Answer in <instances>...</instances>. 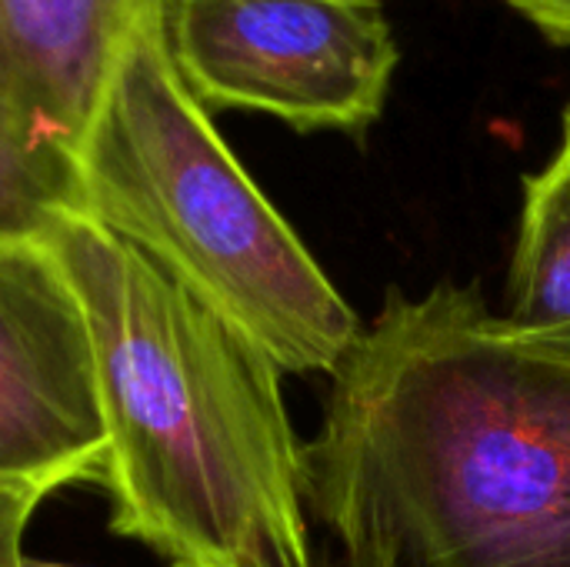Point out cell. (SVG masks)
Instances as JSON below:
<instances>
[{
    "label": "cell",
    "instance_id": "ba28073f",
    "mask_svg": "<svg viewBox=\"0 0 570 567\" xmlns=\"http://www.w3.org/2000/svg\"><path fill=\"white\" fill-rule=\"evenodd\" d=\"M501 317L528 341L570 354V100L558 150L524 177Z\"/></svg>",
    "mask_w": 570,
    "mask_h": 567
},
{
    "label": "cell",
    "instance_id": "30bf717a",
    "mask_svg": "<svg viewBox=\"0 0 570 567\" xmlns=\"http://www.w3.org/2000/svg\"><path fill=\"white\" fill-rule=\"evenodd\" d=\"M524 17L541 37L558 47H570V0H501Z\"/></svg>",
    "mask_w": 570,
    "mask_h": 567
},
{
    "label": "cell",
    "instance_id": "52a82bcc",
    "mask_svg": "<svg viewBox=\"0 0 570 567\" xmlns=\"http://www.w3.org/2000/svg\"><path fill=\"white\" fill-rule=\"evenodd\" d=\"M80 214V164L0 33V254L43 244Z\"/></svg>",
    "mask_w": 570,
    "mask_h": 567
},
{
    "label": "cell",
    "instance_id": "7a4b0ae2",
    "mask_svg": "<svg viewBox=\"0 0 570 567\" xmlns=\"http://www.w3.org/2000/svg\"><path fill=\"white\" fill-rule=\"evenodd\" d=\"M50 247L94 344L110 531L167 567H314L284 371L90 217Z\"/></svg>",
    "mask_w": 570,
    "mask_h": 567
},
{
    "label": "cell",
    "instance_id": "9c48e42d",
    "mask_svg": "<svg viewBox=\"0 0 570 567\" xmlns=\"http://www.w3.org/2000/svg\"><path fill=\"white\" fill-rule=\"evenodd\" d=\"M43 498H47L43 488L0 485V567H27L23 531Z\"/></svg>",
    "mask_w": 570,
    "mask_h": 567
},
{
    "label": "cell",
    "instance_id": "6da1fadb",
    "mask_svg": "<svg viewBox=\"0 0 570 567\" xmlns=\"http://www.w3.org/2000/svg\"><path fill=\"white\" fill-rule=\"evenodd\" d=\"M304 498L394 567H570V354L478 284L391 287L331 374Z\"/></svg>",
    "mask_w": 570,
    "mask_h": 567
},
{
    "label": "cell",
    "instance_id": "277c9868",
    "mask_svg": "<svg viewBox=\"0 0 570 567\" xmlns=\"http://www.w3.org/2000/svg\"><path fill=\"white\" fill-rule=\"evenodd\" d=\"M174 70L210 110H257L301 134L364 137L401 50L381 0H157Z\"/></svg>",
    "mask_w": 570,
    "mask_h": 567
},
{
    "label": "cell",
    "instance_id": "8fae6325",
    "mask_svg": "<svg viewBox=\"0 0 570 567\" xmlns=\"http://www.w3.org/2000/svg\"><path fill=\"white\" fill-rule=\"evenodd\" d=\"M314 567H394V561L364 541H351V545H337V555H331L324 565Z\"/></svg>",
    "mask_w": 570,
    "mask_h": 567
},
{
    "label": "cell",
    "instance_id": "5b68a950",
    "mask_svg": "<svg viewBox=\"0 0 570 567\" xmlns=\"http://www.w3.org/2000/svg\"><path fill=\"white\" fill-rule=\"evenodd\" d=\"M107 431L83 307L50 247L0 254V485L100 481Z\"/></svg>",
    "mask_w": 570,
    "mask_h": 567
},
{
    "label": "cell",
    "instance_id": "4fadbf2b",
    "mask_svg": "<svg viewBox=\"0 0 570 567\" xmlns=\"http://www.w3.org/2000/svg\"><path fill=\"white\" fill-rule=\"evenodd\" d=\"M130 3H134L137 10H154V7H157V0H130Z\"/></svg>",
    "mask_w": 570,
    "mask_h": 567
},
{
    "label": "cell",
    "instance_id": "3957f363",
    "mask_svg": "<svg viewBox=\"0 0 570 567\" xmlns=\"http://www.w3.org/2000/svg\"><path fill=\"white\" fill-rule=\"evenodd\" d=\"M80 214L254 341L284 374H334L364 324L230 154L144 13L80 140Z\"/></svg>",
    "mask_w": 570,
    "mask_h": 567
},
{
    "label": "cell",
    "instance_id": "7c38bea8",
    "mask_svg": "<svg viewBox=\"0 0 570 567\" xmlns=\"http://www.w3.org/2000/svg\"><path fill=\"white\" fill-rule=\"evenodd\" d=\"M27 567H73V565H57V561H37V558H27Z\"/></svg>",
    "mask_w": 570,
    "mask_h": 567
},
{
    "label": "cell",
    "instance_id": "8992f818",
    "mask_svg": "<svg viewBox=\"0 0 570 567\" xmlns=\"http://www.w3.org/2000/svg\"><path fill=\"white\" fill-rule=\"evenodd\" d=\"M144 13L130 0H0V33L77 150Z\"/></svg>",
    "mask_w": 570,
    "mask_h": 567
}]
</instances>
